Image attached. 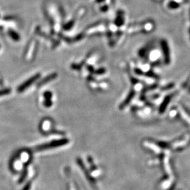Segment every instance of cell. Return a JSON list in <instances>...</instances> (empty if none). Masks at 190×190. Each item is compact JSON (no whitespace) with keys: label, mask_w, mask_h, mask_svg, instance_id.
<instances>
[{"label":"cell","mask_w":190,"mask_h":190,"mask_svg":"<svg viewBox=\"0 0 190 190\" xmlns=\"http://www.w3.org/2000/svg\"><path fill=\"white\" fill-rule=\"evenodd\" d=\"M11 93V90L9 88H5L0 90V97L5 95H9Z\"/></svg>","instance_id":"17"},{"label":"cell","mask_w":190,"mask_h":190,"mask_svg":"<svg viewBox=\"0 0 190 190\" xmlns=\"http://www.w3.org/2000/svg\"><path fill=\"white\" fill-rule=\"evenodd\" d=\"M69 142V141L68 139H61V140L52 141L37 146L35 148V151H43L48 150L55 148H58L60 146L66 145Z\"/></svg>","instance_id":"4"},{"label":"cell","mask_w":190,"mask_h":190,"mask_svg":"<svg viewBox=\"0 0 190 190\" xmlns=\"http://www.w3.org/2000/svg\"><path fill=\"white\" fill-rule=\"evenodd\" d=\"M135 92H134V91H131V92L130 93V94L128 95V96H127L126 99L121 104V105L120 106V108H121V109H124V107H126L127 105L130 102V101L132 100V99H133V97L135 96Z\"/></svg>","instance_id":"12"},{"label":"cell","mask_w":190,"mask_h":190,"mask_svg":"<svg viewBox=\"0 0 190 190\" xmlns=\"http://www.w3.org/2000/svg\"><path fill=\"white\" fill-rule=\"evenodd\" d=\"M51 126V122L48 120L43 121L41 124V128L43 131L49 130Z\"/></svg>","instance_id":"15"},{"label":"cell","mask_w":190,"mask_h":190,"mask_svg":"<svg viewBox=\"0 0 190 190\" xmlns=\"http://www.w3.org/2000/svg\"><path fill=\"white\" fill-rule=\"evenodd\" d=\"M57 77V74H53L50 75L49 76L44 78L43 80H41L39 83H38V86L41 87L44 85L46 83H48V82L52 81L53 80L55 79Z\"/></svg>","instance_id":"11"},{"label":"cell","mask_w":190,"mask_h":190,"mask_svg":"<svg viewBox=\"0 0 190 190\" xmlns=\"http://www.w3.org/2000/svg\"><path fill=\"white\" fill-rule=\"evenodd\" d=\"M31 186H32V182L31 181L28 182L26 185L24 187L22 190H30L31 188Z\"/></svg>","instance_id":"18"},{"label":"cell","mask_w":190,"mask_h":190,"mask_svg":"<svg viewBox=\"0 0 190 190\" xmlns=\"http://www.w3.org/2000/svg\"><path fill=\"white\" fill-rule=\"evenodd\" d=\"M40 77V74H36L34 75L33 77H31L30 78H29L26 82H24L23 83H22L18 87L17 92L19 93H22V92H24L26 89L29 88L32 85V84H33L37 80H38Z\"/></svg>","instance_id":"7"},{"label":"cell","mask_w":190,"mask_h":190,"mask_svg":"<svg viewBox=\"0 0 190 190\" xmlns=\"http://www.w3.org/2000/svg\"><path fill=\"white\" fill-rule=\"evenodd\" d=\"M190 0H169L167 2V7L170 11H176L181 8L183 5L189 3Z\"/></svg>","instance_id":"6"},{"label":"cell","mask_w":190,"mask_h":190,"mask_svg":"<svg viewBox=\"0 0 190 190\" xmlns=\"http://www.w3.org/2000/svg\"><path fill=\"white\" fill-rule=\"evenodd\" d=\"M116 0H109V4H111L112 6L116 4Z\"/></svg>","instance_id":"21"},{"label":"cell","mask_w":190,"mask_h":190,"mask_svg":"<svg viewBox=\"0 0 190 190\" xmlns=\"http://www.w3.org/2000/svg\"><path fill=\"white\" fill-rule=\"evenodd\" d=\"M155 25L152 21H145L143 22H134L130 24L127 29L130 34L138 33H149L154 29Z\"/></svg>","instance_id":"2"},{"label":"cell","mask_w":190,"mask_h":190,"mask_svg":"<svg viewBox=\"0 0 190 190\" xmlns=\"http://www.w3.org/2000/svg\"><path fill=\"white\" fill-rule=\"evenodd\" d=\"M107 27L108 24L106 22L102 21L97 22L87 27L85 34L87 35H102L107 32Z\"/></svg>","instance_id":"3"},{"label":"cell","mask_w":190,"mask_h":190,"mask_svg":"<svg viewBox=\"0 0 190 190\" xmlns=\"http://www.w3.org/2000/svg\"><path fill=\"white\" fill-rule=\"evenodd\" d=\"M77 164H78V165H79V167L82 169L83 172H84L85 175L86 176L87 180L92 183V185H96V182H95L94 178L90 175V174H89V172H88V171L87 170V169H86V167H85V165H84V164H83V161L82 160V159H81L78 158L77 159Z\"/></svg>","instance_id":"10"},{"label":"cell","mask_w":190,"mask_h":190,"mask_svg":"<svg viewBox=\"0 0 190 190\" xmlns=\"http://www.w3.org/2000/svg\"><path fill=\"white\" fill-rule=\"evenodd\" d=\"M109 4H107L106 2L99 5V10L101 12H106L109 10Z\"/></svg>","instance_id":"16"},{"label":"cell","mask_w":190,"mask_h":190,"mask_svg":"<svg viewBox=\"0 0 190 190\" xmlns=\"http://www.w3.org/2000/svg\"><path fill=\"white\" fill-rule=\"evenodd\" d=\"M126 12L124 10L119 9L117 11L114 24L117 27H123L126 23Z\"/></svg>","instance_id":"8"},{"label":"cell","mask_w":190,"mask_h":190,"mask_svg":"<svg viewBox=\"0 0 190 190\" xmlns=\"http://www.w3.org/2000/svg\"><path fill=\"white\" fill-rule=\"evenodd\" d=\"M95 2L96 3H97V4L100 5V4L106 2V0H95Z\"/></svg>","instance_id":"20"},{"label":"cell","mask_w":190,"mask_h":190,"mask_svg":"<svg viewBox=\"0 0 190 190\" xmlns=\"http://www.w3.org/2000/svg\"><path fill=\"white\" fill-rule=\"evenodd\" d=\"M153 1H154L155 2H160L162 0H153Z\"/></svg>","instance_id":"22"},{"label":"cell","mask_w":190,"mask_h":190,"mask_svg":"<svg viewBox=\"0 0 190 190\" xmlns=\"http://www.w3.org/2000/svg\"><path fill=\"white\" fill-rule=\"evenodd\" d=\"M87 12V9L85 7H82L81 8H80L75 14V15L74 16V17L69 19L64 25L63 28L64 30H66V31H69L70 29H71L74 24H75L76 21L77 19H80L81 17H83L85 14Z\"/></svg>","instance_id":"5"},{"label":"cell","mask_w":190,"mask_h":190,"mask_svg":"<svg viewBox=\"0 0 190 190\" xmlns=\"http://www.w3.org/2000/svg\"><path fill=\"white\" fill-rule=\"evenodd\" d=\"M9 34L11 36V38H12V40H14L16 41H18L20 40V36L15 31H12V30H10L9 31Z\"/></svg>","instance_id":"14"},{"label":"cell","mask_w":190,"mask_h":190,"mask_svg":"<svg viewBox=\"0 0 190 190\" xmlns=\"http://www.w3.org/2000/svg\"><path fill=\"white\" fill-rule=\"evenodd\" d=\"M31 161H32V158H29L28 160H27L24 163V166H23V169H22V172H21V175L19 177V181H18V183L19 184L22 183L25 181L26 178L27 177V175H28V166L30 164V163L31 162Z\"/></svg>","instance_id":"9"},{"label":"cell","mask_w":190,"mask_h":190,"mask_svg":"<svg viewBox=\"0 0 190 190\" xmlns=\"http://www.w3.org/2000/svg\"><path fill=\"white\" fill-rule=\"evenodd\" d=\"M47 15L50 21L52 32L57 33L59 32L61 28V24L62 21V13L60 9L56 6L51 5L47 9Z\"/></svg>","instance_id":"1"},{"label":"cell","mask_w":190,"mask_h":190,"mask_svg":"<svg viewBox=\"0 0 190 190\" xmlns=\"http://www.w3.org/2000/svg\"><path fill=\"white\" fill-rule=\"evenodd\" d=\"M44 97H45V106L47 107L51 106L52 104V102H51V97H52V94L51 93H50V92H46L44 94Z\"/></svg>","instance_id":"13"},{"label":"cell","mask_w":190,"mask_h":190,"mask_svg":"<svg viewBox=\"0 0 190 190\" xmlns=\"http://www.w3.org/2000/svg\"><path fill=\"white\" fill-rule=\"evenodd\" d=\"M188 22H189V25H188V33H189L190 38V7L189 9H188Z\"/></svg>","instance_id":"19"}]
</instances>
